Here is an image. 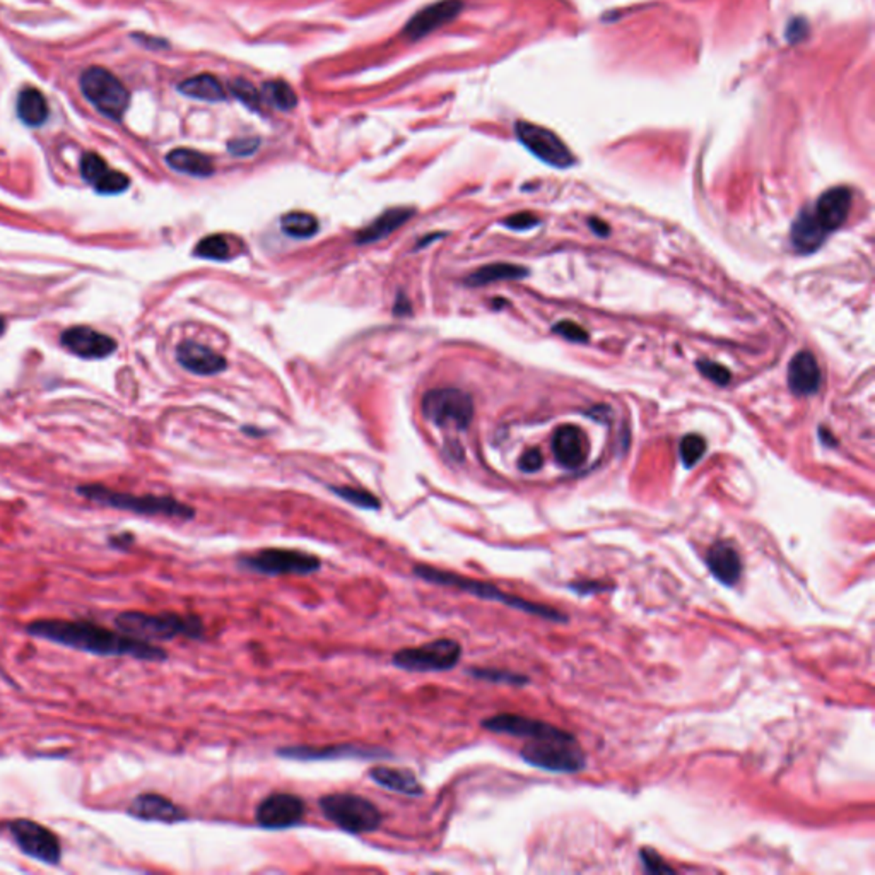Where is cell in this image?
Segmentation results:
<instances>
[{
	"label": "cell",
	"mask_w": 875,
	"mask_h": 875,
	"mask_svg": "<svg viewBox=\"0 0 875 875\" xmlns=\"http://www.w3.org/2000/svg\"><path fill=\"white\" fill-rule=\"evenodd\" d=\"M26 633L38 640L99 657H130L142 662L168 660V651L162 646L130 638L122 631L91 621L36 619L26 624Z\"/></svg>",
	"instance_id": "obj_1"
},
{
	"label": "cell",
	"mask_w": 875,
	"mask_h": 875,
	"mask_svg": "<svg viewBox=\"0 0 875 875\" xmlns=\"http://www.w3.org/2000/svg\"><path fill=\"white\" fill-rule=\"evenodd\" d=\"M413 573H414L415 578L424 579L428 583L441 585V587H452V588H457L461 592H465V594L474 595V597H479V599L500 602V603H505V605L511 607V609L527 612V614L542 618V619H548V621H566L564 614H561L559 611H556L553 607H548V605H542V603H533L530 600L511 595V594L503 592L501 588H498L496 585L487 583V581L474 579V578L470 579V578H465V576L457 575V573L446 572V570H439L437 566H430V564H422V563L421 564H415L414 568H413Z\"/></svg>",
	"instance_id": "obj_2"
},
{
	"label": "cell",
	"mask_w": 875,
	"mask_h": 875,
	"mask_svg": "<svg viewBox=\"0 0 875 875\" xmlns=\"http://www.w3.org/2000/svg\"><path fill=\"white\" fill-rule=\"evenodd\" d=\"M118 631L142 642H169L175 638L199 640L204 636V622L197 616H182L177 612L149 614L140 611H125L115 618Z\"/></svg>",
	"instance_id": "obj_3"
},
{
	"label": "cell",
	"mask_w": 875,
	"mask_h": 875,
	"mask_svg": "<svg viewBox=\"0 0 875 875\" xmlns=\"http://www.w3.org/2000/svg\"><path fill=\"white\" fill-rule=\"evenodd\" d=\"M77 493L92 503L114 509L132 511L136 515H144V516H166V518H180V520H192L195 516L193 508L169 496H153V494L136 496V494L108 489L101 484L79 485Z\"/></svg>",
	"instance_id": "obj_4"
},
{
	"label": "cell",
	"mask_w": 875,
	"mask_h": 875,
	"mask_svg": "<svg viewBox=\"0 0 875 875\" xmlns=\"http://www.w3.org/2000/svg\"><path fill=\"white\" fill-rule=\"evenodd\" d=\"M323 816L349 834H368L380 830L383 814L376 804L356 793H328L319 800Z\"/></svg>",
	"instance_id": "obj_5"
},
{
	"label": "cell",
	"mask_w": 875,
	"mask_h": 875,
	"mask_svg": "<svg viewBox=\"0 0 875 875\" xmlns=\"http://www.w3.org/2000/svg\"><path fill=\"white\" fill-rule=\"evenodd\" d=\"M240 564L265 576H306L317 573L322 568V561L315 554L280 548H267L258 553L241 556Z\"/></svg>",
	"instance_id": "obj_6"
},
{
	"label": "cell",
	"mask_w": 875,
	"mask_h": 875,
	"mask_svg": "<svg viewBox=\"0 0 875 875\" xmlns=\"http://www.w3.org/2000/svg\"><path fill=\"white\" fill-rule=\"evenodd\" d=\"M461 645L452 638H438L430 643L395 651L392 664L406 672H446L457 667Z\"/></svg>",
	"instance_id": "obj_7"
},
{
	"label": "cell",
	"mask_w": 875,
	"mask_h": 875,
	"mask_svg": "<svg viewBox=\"0 0 875 875\" xmlns=\"http://www.w3.org/2000/svg\"><path fill=\"white\" fill-rule=\"evenodd\" d=\"M81 91L98 112L114 120H120L130 103L123 83L103 67H91L81 75Z\"/></svg>",
	"instance_id": "obj_8"
},
{
	"label": "cell",
	"mask_w": 875,
	"mask_h": 875,
	"mask_svg": "<svg viewBox=\"0 0 875 875\" xmlns=\"http://www.w3.org/2000/svg\"><path fill=\"white\" fill-rule=\"evenodd\" d=\"M422 414L438 426L465 430L474 417V402L459 389H435L422 397Z\"/></svg>",
	"instance_id": "obj_9"
},
{
	"label": "cell",
	"mask_w": 875,
	"mask_h": 875,
	"mask_svg": "<svg viewBox=\"0 0 875 875\" xmlns=\"http://www.w3.org/2000/svg\"><path fill=\"white\" fill-rule=\"evenodd\" d=\"M14 843L29 858L45 865H59L62 860V843L59 836L33 819H14L7 824Z\"/></svg>",
	"instance_id": "obj_10"
},
{
	"label": "cell",
	"mask_w": 875,
	"mask_h": 875,
	"mask_svg": "<svg viewBox=\"0 0 875 875\" xmlns=\"http://www.w3.org/2000/svg\"><path fill=\"white\" fill-rule=\"evenodd\" d=\"M576 742L530 740L522 749V758L535 768L553 773H576L585 768V756L575 747Z\"/></svg>",
	"instance_id": "obj_11"
},
{
	"label": "cell",
	"mask_w": 875,
	"mask_h": 875,
	"mask_svg": "<svg viewBox=\"0 0 875 875\" xmlns=\"http://www.w3.org/2000/svg\"><path fill=\"white\" fill-rule=\"evenodd\" d=\"M483 729L505 734L511 737L529 738V740H557V742H576L575 736L561 730L551 723L522 716V714L501 713L483 720Z\"/></svg>",
	"instance_id": "obj_12"
},
{
	"label": "cell",
	"mask_w": 875,
	"mask_h": 875,
	"mask_svg": "<svg viewBox=\"0 0 875 875\" xmlns=\"http://www.w3.org/2000/svg\"><path fill=\"white\" fill-rule=\"evenodd\" d=\"M515 130L518 140L540 162H548L554 168H570L575 164V156L568 146L551 130L529 122H518Z\"/></svg>",
	"instance_id": "obj_13"
},
{
	"label": "cell",
	"mask_w": 875,
	"mask_h": 875,
	"mask_svg": "<svg viewBox=\"0 0 875 875\" xmlns=\"http://www.w3.org/2000/svg\"><path fill=\"white\" fill-rule=\"evenodd\" d=\"M306 814L304 800L286 792L265 797L255 810V821L264 830H288L300 824Z\"/></svg>",
	"instance_id": "obj_14"
},
{
	"label": "cell",
	"mask_w": 875,
	"mask_h": 875,
	"mask_svg": "<svg viewBox=\"0 0 875 875\" xmlns=\"http://www.w3.org/2000/svg\"><path fill=\"white\" fill-rule=\"evenodd\" d=\"M277 756L291 761L378 760L390 754L378 747L335 744V745H289L277 749Z\"/></svg>",
	"instance_id": "obj_15"
},
{
	"label": "cell",
	"mask_w": 875,
	"mask_h": 875,
	"mask_svg": "<svg viewBox=\"0 0 875 875\" xmlns=\"http://www.w3.org/2000/svg\"><path fill=\"white\" fill-rule=\"evenodd\" d=\"M60 343L69 352L84 359H103L114 354L116 349L115 339L84 325L64 330Z\"/></svg>",
	"instance_id": "obj_16"
},
{
	"label": "cell",
	"mask_w": 875,
	"mask_h": 875,
	"mask_svg": "<svg viewBox=\"0 0 875 875\" xmlns=\"http://www.w3.org/2000/svg\"><path fill=\"white\" fill-rule=\"evenodd\" d=\"M463 9L461 0H439L437 4L419 11L414 18L404 28V36L411 42L421 40L430 33L437 31L438 28L452 23Z\"/></svg>",
	"instance_id": "obj_17"
},
{
	"label": "cell",
	"mask_w": 875,
	"mask_h": 875,
	"mask_svg": "<svg viewBox=\"0 0 875 875\" xmlns=\"http://www.w3.org/2000/svg\"><path fill=\"white\" fill-rule=\"evenodd\" d=\"M81 175L101 195H116L129 188L130 178L125 173L108 168L106 162L94 153L81 158Z\"/></svg>",
	"instance_id": "obj_18"
},
{
	"label": "cell",
	"mask_w": 875,
	"mask_h": 875,
	"mask_svg": "<svg viewBox=\"0 0 875 875\" xmlns=\"http://www.w3.org/2000/svg\"><path fill=\"white\" fill-rule=\"evenodd\" d=\"M129 814L140 821L164 824L182 823L188 817L182 807L160 793H140L129 807Z\"/></svg>",
	"instance_id": "obj_19"
},
{
	"label": "cell",
	"mask_w": 875,
	"mask_h": 875,
	"mask_svg": "<svg viewBox=\"0 0 875 875\" xmlns=\"http://www.w3.org/2000/svg\"><path fill=\"white\" fill-rule=\"evenodd\" d=\"M852 208V192L847 186H834L824 192L812 209L819 225L832 233L843 226Z\"/></svg>",
	"instance_id": "obj_20"
},
{
	"label": "cell",
	"mask_w": 875,
	"mask_h": 875,
	"mask_svg": "<svg viewBox=\"0 0 875 875\" xmlns=\"http://www.w3.org/2000/svg\"><path fill=\"white\" fill-rule=\"evenodd\" d=\"M553 453L564 469H578L588 457V441L585 433L572 424L556 430L553 437Z\"/></svg>",
	"instance_id": "obj_21"
},
{
	"label": "cell",
	"mask_w": 875,
	"mask_h": 875,
	"mask_svg": "<svg viewBox=\"0 0 875 875\" xmlns=\"http://www.w3.org/2000/svg\"><path fill=\"white\" fill-rule=\"evenodd\" d=\"M177 359L186 371L199 376H214L228 368V361L216 351L195 341H185L177 349Z\"/></svg>",
	"instance_id": "obj_22"
},
{
	"label": "cell",
	"mask_w": 875,
	"mask_h": 875,
	"mask_svg": "<svg viewBox=\"0 0 875 875\" xmlns=\"http://www.w3.org/2000/svg\"><path fill=\"white\" fill-rule=\"evenodd\" d=\"M706 564L712 575L725 587H736L744 572L737 549L729 542H716L706 554Z\"/></svg>",
	"instance_id": "obj_23"
},
{
	"label": "cell",
	"mask_w": 875,
	"mask_h": 875,
	"mask_svg": "<svg viewBox=\"0 0 875 875\" xmlns=\"http://www.w3.org/2000/svg\"><path fill=\"white\" fill-rule=\"evenodd\" d=\"M788 387L795 395H812L819 390L821 369L812 352H797L788 365Z\"/></svg>",
	"instance_id": "obj_24"
},
{
	"label": "cell",
	"mask_w": 875,
	"mask_h": 875,
	"mask_svg": "<svg viewBox=\"0 0 875 875\" xmlns=\"http://www.w3.org/2000/svg\"><path fill=\"white\" fill-rule=\"evenodd\" d=\"M369 778L385 790H390L407 797H421L424 795V786L419 784L417 776L411 769L406 768H390V766H373L368 771Z\"/></svg>",
	"instance_id": "obj_25"
},
{
	"label": "cell",
	"mask_w": 875,
	"mask_h": 875,
	"mask_svg": "<svg viewBox=\"0 0 875 875\" xmlns=\"http://www.w3.org/2000/svg\"><path fill=\"white\" fill-rule=\"evenodd\" d=\"M828 234L830 233H826V230L816 219L812 209H804L792 225L790 240H792V245L797 252L812 254L826 241Z\"/></svg>",
	"instance_id": "obj_26"
},
{
	"label": "cell",
	"mask_w": 875,
	"mask_h": 875,
	"mask_svg": "<svg viewBox=\"0 0 875 875\" xmlns=\"http://www.w3.org/2000/svg\"><path fill=\"white\" fill-rule=\"evenodd\" d=\"M414 214V209L411 208L389 209L365 230H361L356 234V243L358 245H369V243L380 241V240L387 238L389 234H392L393 231L404 226L409 219H413Z\"/></svg>",
	"instance_id": "obj_27"
},
{
	"label": "cell",
	"mask_w": 875,
	"mask_h": 875,
	"mask_svg": "<svg viewBox=\"0 0 875 875\" xmlns=\"http://www.w3.org/2000/svg\"><path fill=\"white\" fill-rule=\"evenodd\" d=\"M166 164L178 173L197 178H208L214 175V162H210L209 156L195 149H173L166 154Z\"/></svg>",
	"instance_id": "obj_28"
},
{
	"label": "cell",
	"mask_w": 875,
	"mask_h": 875,
	"mask_svg": "<svg viewBox=\"0 0 875 875\" xmlns=\"http://www.w3.org/2000/svg\"><path fill=\"white\" fill-rule=\"evenodd\" d=\"M178 91L188 96V98L209 101V103H219V101H225L228 98L226 90L223 88L219 79L210 75V74H201V75H193L190 79H185L184 83L178 86Z\"/></svg>",
	"instance_id": "obj_29"
},
{
	"label": "cell",
	"mask_w": 875,
	"mask_h": 875,
	"mask_svg": "<svg viewBox=\"0 0 875 875\" xmlns=\"http://www.w3.org/2000/svg\"><path fill=\"white\" fill-rule=\"evenodd\" d=\"M527 276H529V271L525 267L513 265V264H491V265H484L476 272H472L470 276L465 279V284L472 286V288H481V286H489V284L501 282V280H520V279Z\"/></svg>",
	"instance_id": "obj_30"
},
{
	"label": "cell",
	"mask_w": 875,
	"mask_h": 875,
	"mask_svg": "<svg viewBox=\"0 0 875 875\" xmlns=\"http://www.w3.org/2000/svg\"><path fill=\"white\" fill-rule=\"evenodd\" d=\"M46 98L36 88H24L18 98V115L29 127H40L48 118Z\"/></svg>",
	"instance_id": "obj_31"
},
{
	"label": "cell",
	"mask_w": 875,
	"mask_h": 875,
	"mask_svg": "<svg viewBox=\"0 0 875 875\" xmlns=\"http://www.w3.org/2000/svg\"><path fill=\"white\" fill-rule=\"evenodd\" d=\"M280 226L288 236L296 238V240H308V238L315 236L320 230L319 219L313 214L301 212V210L284 214L280 219Z\"/></svg>",
	"instance_id": "obj_32"
},
{
	"label": "cell",
	"mask_w": 875,
	"mask_h": 875,
	"mask_svg": "<svg viewBox=\"0 0 875 875\" xmlns=\"http://www.w3.org/2000/svg\"><path fill=\"white\" fill-rule=\"evenodd\" d=\"M230 241L223 234H210V236L202 238L193 250L195 256H201L206 260H217V262L230 258Z\"/></svg>",
	"instance_id": "obj_33"
},
{
	"label": "cell",
	"mask_w": 875,
	"mask_h": 875,
	"mask_svg": "<svg viewBox=\"0 0 875 875\" xmlns=\"http://www.w3.org/2000/svg\"><path fill=\"white\" fill-rule=\"evenodd\" d=\"M262 98H267L269 103H272L276 108L279 110H293L298 103V98H296V92L291 90L289 84L282 83V81H272V83H267L264 86V92H262Z\"/></svg>",
	"instance_id": "obj_34"
},
{
	"label": "cell",
	"mask_w": 875,
	"mask_h": 875,
	"mask_svg": "<svg viewBox=\"0 0 875 875\" xmlns=\"http://www.w3.org/2000/svg\"><path fill=\"white\" fill-rule=\"evenodd\" d=\"M330 489L341 500H344V501L354 505V507L363 508V509H380V500L376 496H373L369 491L358 489V487H351V485L330 487Z\"/></svg>",
	"instance_id": "obj_35"
},
{
	"label": "cell",
	"mask_w": 875,
	"mask_h": 875,
	"mask_svg": "<svg viewBox=\"0 0 875 875\" xmlns=\"http://www.w3.org/2000/svg\"><path fill=\"white\" fill-rule=\"evenodd\" d=\"M467 674L469 675H474L476 679L491 681V682H496V684L507 682V684H511V686H524L525 682H529V679L524 677V675H518V674H513V672H508V670H498V668H469Z\"/></svg>",
	"instance_id": "obj_36"
},
{
	"label": "cell",
	"mask_w": 875,
	"mask_h": 875,
	"mask_svg": "<svg viewBox=\"0 0 875 875\" xmlns=\"http://www.w3.org/2000/svg\"><path fill=\"white\" fill-rule=\"evenodd\" d=\"M706 453V439L699 435H688L681 441V459L686 469H692Z\"/></svg>",
	"instance_id": "obj_37"
},
{
	"label": "cell",
	"mask_w": 875,
	"mask_h": 875,
	"mask_svg": "<svg viewBox=\"0 0 875 875\" xmlns=\"http://www.w3.org/2000/svg\"><path fill=\"white\" fill-rule=\"evenodd\" d=\"M231 92L236 99H240L250 110H258L262 103V92L255 88L252 83L245 79H234L230 84Z\"/></svg>",
	"instance_id": "obj_38"
},
{
	"label": "cell",
	"mask_w": 875,
	"mask_h": 875,
	"mask_svg": "<svg viewBox=\"0 0 875 875\" xmlns=\"http://www.w3.org/2000/svg\"><path fill=\"white\" fill-rule=\"evenodd\" d=\"M696 368L699 369L708 380H712L716 385L720 387H725L730 383V378H732V373L730 369L718 365V363H713V361H698L696 363Z\"/></svg>",
	"instance_id": "obj_39"
},
{
	"label": "cell",
	"mask_w": 875,
	"mask_h": 875,
	"mask_svg": "<svg viewBox=\"0 0 875 875\" xmlns=\"http://www.w3.org/2000/svg\"><path fill=\"white\" fill-rule=\"evenodd\" d=\"M554 332L570 341V343H587L588 341V332L575 322H570V320H563V322H557L553 327Z\"/></svg>",
	"instance_id": "obj_40"
},
{
	"label": "cell",
	"mask_w": 875,
	"mask_h": 875,
	"mask_svg": "<svg viewBox=\"0 0 875 875\" xmlns=\"http://www.w3.org/2000/svg\"><path fill=\"white\" fill-rule=\"evenodd\" d=\"M640 856H642V863L645 867L646 872H653V874H674V869L668 867L667 863L660 858L658 853L650 850V848H643L640 852Z\"/></svg>",
	"instance_id": "obj_41"
},
{
	"label": "cell",
	"mask_w": 875,
	"mask_h": 875,
	"mask_svg": "<svg viewBox=\"0 0 875 875\" xmlns=\"http://www.w3.org/2000/svg\"><path fill=\"white\" fill-rule=\"evenodd\" d=\"M260 147V138H233L228 144V149H230L231 154L233 156H238V158H247V156H252L256 153V149Z\"/></svg>",
	"instance_id": "obj_42"
},
{
	"label": "cell",
	"mask_w": 875,
	"mask_h": 875,
	"mask_svg": "<svg viewBox=\"0 0 875 875\" xmlns=\"http://www.w3.org/2000/svg\"><path fill=\"white\" fill-rule=\"evenodd\" d=\"M540 223V219L530 212H518V214H513L507 217L503 221V225L509 228V230L515 231H525L537 226Z\"/></svg>",
	"instance_id": "obj_43"
},
{
	"label": "cell",
	"mask_w": 875,
	"mask_h": 875,
	"mask_svg": "<svg viewBox=\"0 0 875 875\" xmlns=\"http://www.w3.org/2000/svg\"><path fill=\"white\" fill-rule=\"evenodd\" d=\"M542 465H544V457L539 448H530L518 461V469L527 474L537 472L539 469H542Z\"/></svg>",
	"instance_id": "obj_44"
},
{
	"label": "cell",
	"mask_w": 875,
	"mask_h": 875,
	"mask_svg": "<svg viewBox=\"0 0 875 875\" xmlns=\"http://www.w3.org/2000/svg\"><path fill=\"white\" fill-rule=\"evenodd\" d=\"M136 542V537L129 532L125 533H118V535H114L108 539V544L114 548V549H129L132 544Z\"/></svg>",
	"instance_id": "obj_45"
},
{
	"label": "cell",
	"mask_w": 875,
	"mask_h": 875,
	"mask_svg": "<svg viewBox=\"0 0 875 875\" xmlns=\"http://www.w3.org/2000/svg\"><path fill=\"white\" fill-rule=\"evenodd\" d=\"M588 225H590V228L594 230V233H595V234H599V236H609V233H611L609 226H607V223L600 221L597 217H592V219L588 221Z\"/></svg>",
	"instance_id": "obj_46"
},
{
	"label": "cell",
	"mask_w": 875,
	"mask_h": 875,
	"mask_svg": "<svg viewBox=\"0 0 875 875\" xmlns=\"http://www.w3.org/2000/svg\"><path fill=\"white\" fill-rule=\"evenodd\" d=\"M4 330H5V320H4V319H0V335L4 334Z\"/></svg>",
	"instance_id": "obj_47"
}]
</instances>
